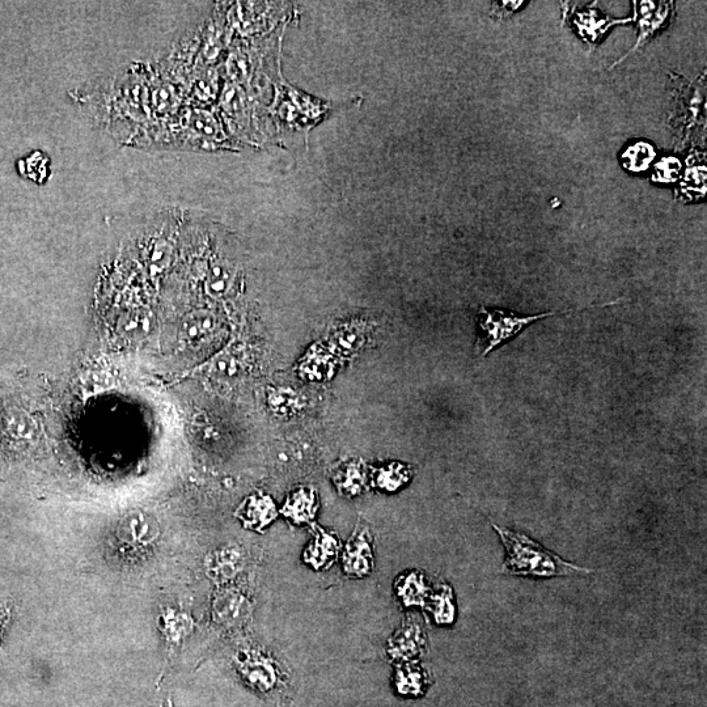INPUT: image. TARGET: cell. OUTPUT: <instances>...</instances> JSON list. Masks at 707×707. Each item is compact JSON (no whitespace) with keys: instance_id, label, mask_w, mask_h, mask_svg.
Listing matches in <instances>:
<instances>
[{"instance_id":"8fae6325","label":"cell","mask_w":707,"mask_h":707,"mask_svg":"<svg viewBox=\"0 0 707 707\" xmlns=\"http://www.w3.org/2000/svg\"><path fill=\"white\" fill-rule=\"evenodd\" d=\"M341 541L334 533L319 526H313V540L304 552V562L315 570H325L337 561Z\"/></svg>"},{"instance_id":"7c38bea8","label":"cell","mask_w":707,"mask_h":707,"mask_svg":"<svg viewBox=\"0 0 707 707\" xmlns=\"http://www.w3.org/2000/svg\"><path fill=\"white\" fill-rule=\"evenodd\" d=\"M706 159L705 154L694 152L687 160L683 179H681L677 196L683 201H697L706 193Z\"/></svg>"},{"instance_id":"5bb4252c","label":"cell","mask_w":707,"mask_h":707,"mask_svg":"<svg viewBox=\"0 0 707 707\" xmlns=\"http://www.w3.org/2000/svg\"><path fill=\"white\" fill-rule=\"evenodd\" d=\"M397 595L406 607H423L430 599V587L425 575L419 571H410L402 575L396 583Z\"/></svg>"},{"instance_id":"ffe728a7","label":"cell","mask_w":707,"mask_h":707,"mask_svg":"<svg viewBox=\"0 0 707 707\" xmlns=\"http://www.w3.org/2000/svg\"><path fill=\"white\" fill-rule=\"evenodd\" d=\"M162 626L165 638L169 642H180L182 637L192 630L193 622L188 616L182 615L175 611L165 612L162 616Z\"/></svg>"},{"instance_id":"d6986e66","label":"cell","mask_w":707,"mask_h":707,"mask_svg":"<svg viewBox=\"0 0 707 707\" xmlns=\"http://www.w3.org/2000/svg\"><path fill=\"white\" fill-rule=\"evenodd\" d=\"M215 615L223 622H237L247 613V603L239 595H222L215 603Z\"/></svg>"},{"instance_id":"ba28073f","label":"cell","mask_w":707,"mask_h":707,"mask_svg":"<svg viewBox=\"0 0 707 707\" xmlns=\"http://www.w3.org/2000/svg\"><path fill=\"white\" fill-rule=\"evenodd\" d=\"M235 515L245 528L262 532L277 518L278 512L269 495L257 493L245 499Z\"/></svg>"},{"instance_id":"7402d4cb","label":"cell","mask_w":707,"mask_h":707,"mask_svg":"<svg viewBox=\"0 0 707 707\" xmlns=\"http://www.w3.org/2000/svg\"><path fill=\"white\" fill-rule=\"evenodd\" d=\"M11 435H16L15 438L20 440H28L35 438L37 435L36 423L25 414H15L10 419V427H8Z\"/></svg>"},{"instance_id":"cb8c5ba5","label":"cell","mask_w":707,"mask_h":707,"mask_svg":"<svg viewBox=\"0 0 707 707\" xmlns=\"http://www.w3.org/2000/svg\"><path fill=\"white\" fill-rule=\"evenodd\" d=\"M497 4H499V6L495 7L494 15L499 16L501 19H506L520 10L524 2L523 0H519V2H512V0H510V2H499Z\"/></svg>"},{"instance_id":"6da1fadb","label":"cell","mask_w":707,"mask_h":707,"mask_svg":"<svg viewBox=\"0 0 707 707\" xmlns=\"http://www.w3.org/2000/svg\"><path fill=\"white\" fill-rule=\"evenodd\" d=\"M493 527L501 536L502 543L506 548V560L502 570L505 574L532 578H554L591 573L588 569L563 561L557 554L545 549L544 546L529 539L523 533L498 527L494 523Z\"/></svg>"},{"instance_id":"d4e9b609","label":"cell","mask_w":707,"mask_h":707,"mask_svg":"<svg viewBox=\"0 0 707 707\" xmlns=\"http://www.w3.org/2000/svg\"><path fill=\"white\" fill-rule=\"evenodd\" d=\"M8 616L10 615H8L7 609L0 605V639H2L3 628L7 624Z\"/></svg>"},{"instance_id":"484cf974","label":"cell","mask_w":707,"mask_h":707,"mask_svg":"<svg viewBox=\"0 0 707 707\" xmlns=\"http://www.w3.org/2000/svg\"><path fill=\"white\" fill-rule=\"evenodd\" d=\"M160 707H175V706H173V702H172L171 698H168L167 705L160 706Z\"/></svg>"},{"instance_id":"4fadbf2b","label":"cell","mask_w":707,"mask_h":707,"mask_svg":"<svg viewBox=\"0 0 707 707\" xmlns=\"http://www.w3.org/2000/svg\"><path fill=\"white\" fill-rule=\"evenodd\" d=\"M317 508H319V499H317L316 490L302 486V488L292 491L281 512L292 523L304 524L312 522Z\"/></svg>"},{"instance_id":"30bf717a","label":"cell","mask_w":707,"mask_h":707,"mask_svg":"<svg viewBox=\"0 0 707 707\" xmlns=\"http://www.w3.org/2000/svg\"><path fill=\"white\" fill-rule=\"evenodd\" d=\"M426 650V634L421 622L408 618L389 642V654L397 660H408Z\"/></svg>"},{"instance_id":"9c48e42d","label":"cell","mask_w":707,"mask_h":707,"mask_svg":"<svg viewBox=\"0 0 707 707\" xmlns=\"http://www.w3.org/2000/svg\"><path fill=\"white\" fill-rule=\"evenodd\" d=\"M120 540L131 548H146L158 539L160 529L158 522L145 512H134L122 522Z\"/></svg>"},{"instance_id":"603a6c76","label":"cell","mask_w":707,"mask_h":707,"mask_svg":"<svg viewBox=\"0 0 707 707\" xmlns=\"http://www.w3.org/2000/svg\"><path fill=\"white\" fill-rule=\"evenodd\" d=\"M399 688L400 692L414 693L421 692L422 688V672L419 668L408 667L399 672Z\"/></svg>"},{"instance_id":"44dd1931","label":"cell","mask_w":707,"mask_h":707,"mask_svg":"<svg viewBox=\"0 0 707 707\" xmlns=\"http://www.w3.org/2000/svg\"><path fill=\"white\" fill-rule=\"evenodd\" d=\"M681 172H683V164L680 160L673 158V156H667L655 165L653 181L660 182V184H672L680 179Z\"/></svg>"},{"instance_id":"e0dca14e","label":"cell","mask_w":707,"mask_h":707,"mask_svg":"<svg viewBox=\"0 0 707 707\" xmlns=\"http://www.w3.org/2000/svg\"><path fill=\"white\" fill-rule=\"evenodd\" d=\"M413 472L409 465L391 463L374 472V484L381 490L396 491L405 486L412 478Z\"/></svg>"},{"instance_id":"3957f363","label":"cell","mask_w":707,"mask_h":707,"mask_svg":"<svg viewBox=\"0 0 707 707\" xmlns=\"http://www.w3.org/2000/svg\"><path fill=\"white\" fill-rule=\"evenodd\" d=\"M566 311L541 313V315L518 316L506 309H480V329L482 336L480 342L486 346L482 350V357L488 355L495 347L505 344L511 338L518 336L524 328L540 319L562 315Z\"/></svg>"},{"instance_id":"9a60e30c","label":"cell","mask_w":707,"mask_h":707,"mask_svg":"<svg viewBox=\"0 0 707 707\" xmlns=\"http://www.w3.org/2000/svg\"><path fill=\"white\" fill-rule=\"evenodd\" d=\"M333 481L341 494L353 495L361 494L366 488V472L361 461H346L336 468L333 474Z\"/></svg>"},{"instance_id":"2e32d148","label":"cell","mask_w":707,"mask_h":707,"mask_svg":"<svg viewBox=\"0 0 707 707\" xmlns=\"http://www.w3.org/2000/svg\"><path fill=\"white\" fill-rule=\"evenodd\" d=\"M656 158V151L651 143L645 141L635 142L625 148L621 155V164L626 171L641 173L650 168Z\"/></svg>"},{"instance_id":"ac0fdd59","label":"cell","mask_w":707,"mask_h":707,"mask_svg":"<svg viewBox=\"0 0 707 707\" xmlns=\"http://www.w3.org/2000/svg\"><path fill=\"white\" fill-rule=\"evenodd\" d=\"M429 605L436 624L451 625L455 621L454 592L447 584L440 586L439 591L430 596Z\"/></svg>"},{"instance_id":"52a82bcc","label":"cell","mask_w":707,"mask_h":707,"mask_svg":"<svg viewBox=\"0 0 707 707\" xmlns=\"http://www.w3.org/2000/svg\"><path fill=\"white\" fill-rule=\"evenodd\" d=\"M344 570L347 575L355 578L367 577L374 569L372 556V537L367 526L359 523L354 535L344 550Z\"/></svg>"},{"instance_id":"5b68a950","label":"cell","mask_w":707,"mask_h":707,"mask_svg":"<svg viewBox=\"0 0 707 707\" xmlns=\"http://www.w3.org/2000/svg\"><path fill=\"white\" fill-rule=\"evenodd\" d=\"M236 664L245 683L262 694H272L282 685L281 672L273 660L258 651H244L237 656Z\"/></svg>"},{"instance_id":"8992f818","label":"cell","mask_w":707,"mask_h":707,"mask_svg":"<svg viewBox=\"0 0 707 707\" xmlns=\"http://www.w3.org/2000/svg\"><path fill=\"white\" fill-rule=\"evenodd\" d=\"M595 4H587V7L582 8V10L575 6L571 7L570 11L563 16V20L567 19L569 21L575 33H578V36L591 46L599 44L601 38L607 35L609 29L615 27V25L632 23L635 20L634 16L633 18L621 20L609 19L601 14Z\"/></svg>"},{"instance_id":"7a4b0ae2","label":"cell","mask_w":707,"mask_h":707,"mask_svg":"<svg viewBox=\"0 0 707 707\" xmlns=\"http://www.w3.org/2000/svg\"><path fill=\"white\" fill-rule=\"evenodd\" d=\"M673 95L675 101H673L670 122L675 134L676 148H683L692 138L697 127L704 126L705 129V75L698 78L697 82H689L685 78L676 76L673 79Z\"/></svg>"},{"instance_id":"277c9868","label":"cell","mask_w":707,"mask_h":707,"mask_svg":"<svg viewBox=\"0 0 707 707\" xmlns=\"http://www.w3.org/2000/svg\"><path fill=\"white\" fill-rule=\"evenodd\" d=\"M673 10H675V2H664V0H662V2H653V0H641V2H639V0H635L634 18L638 20L637 42H635L633 48L630 49L628 53L622 55L621 59L613 63L611 70L621 65L630 55L637 53L656 33L662 31L668 24V21L671 20Z\"/></svg>"}]
</instances>
